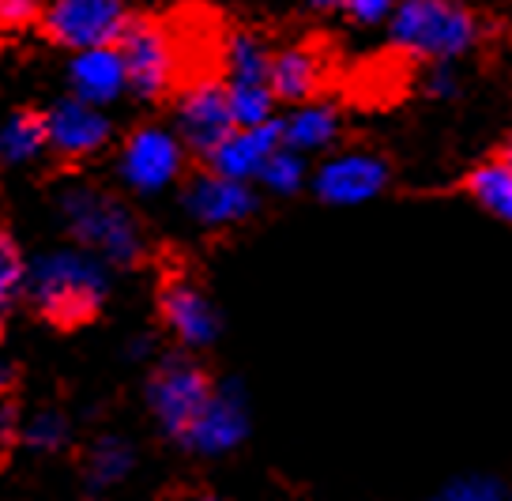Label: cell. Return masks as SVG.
Masks as SVG:
<instances>
[{
  "label": "cell",
  "mask_w": 512,
  "mask_h": 501,
  "mask_svg": "<svg viewBox=\"0 0 512 501\" xmlns=\"http://www.w3.org/2000/svg\"><path fill=\"white\" fill-rule=\"evenodd\" d=\"M16 430V411L12 407H0V441H8Z\"/></svg>",
  "instance_id": "cell-29"
},
{
  "label": "cell",
  "mask_w": 512,
  "mask_h": 501,
  "mask_svg": "<svg viewBox=\"0 0 512 501\" xmlns=\"http://www.w3.org/2000/svg\"><path fill=\"white\" fill-rule=\"evenodd\" d=\"M132 468V453H128L125 441L117 437H102L95 449H91V464H87V475L95 486H113L121 483Z\"/></svg>",
  "instance_id": "cell-21"
},
{
  "label": "cell",
  "mask_w": 512,
  "mask_h": 501,
  "mask_svg": "<svg viewBox=\"0 0 512 501\" xmlns=\"http://www.w3.org/2000/svg\"><path fill=\"white\" fill-rule=\"evenodd\" d=\"M309 8H320V12H328V8H343V0H305Z\"/></svg>",
  "instance_id": "cell-30"
},
{
  "label": "cell",
  "mask_w": 512,
  "mask_h": 501,
  "mask_svg": "<svg viewBox=\"0 0 512 501\" xmlns=\"http://www.w3.org/2000/svg\"><path fill=\"white\" fill-rule=\"evenodd\" d=\"M181 162H185V151H181V140H177L174 132L144 125V129H136L125 140L117 170H121L128 189H136V193H162L181 174Z\"/></svg>",
  "instance_id": "cell-7"
},
{
  "label": "cell",
  "mask_w": 512,
  "mask_h": 501,
  "mask_svg": "<svg viewBox=\"0 0 512 501\" xmlns=\"http://www.w3.org/2000/svg\"><path fill=\"white\" fill-rule=\"evenodd\" d=\"M479 38V23L460 0H400L392 12V46L422 61H456Z\"/></svg>",
  "instance_id": "cell-2"
},
{
  "label": "cell",
  "mask_w": 512,
  "mask_h": 501,
  "mask_svg": "<svg viewBox=\"0 0 512 501\" xmlns=\"http://www.w3.org/2000/svg\"><path fill=\"white\" fill-rule=\"evenodd\" d=\"M339 117L332 106H320V102H305L294 114L283 121V144L294 151H320L336 140Z\"/></svg>",
  "instance_id": "cell-19"
},
{
  "label": "cell",
  "mask_w": 512,
  "mask_h": 501,
  "mask_svg": "<svg viewBox=\"0 0 512 501\" xmlns=\"http://www.w3.org/2000/svg\"><path fill=\"white\" fill-rule=\"evenodd\" d=\"M505 162H509V170H512V144H509V151H505Z\"/></svg>",
  "instance_id": "cell-31"
},
{
  "label": "cell",
  "mask_w": 512,
  "mask_h": 501,
  "mask_svg": "<svg viewBox=\"0 0 512 501\" xmlns=\"http://www.w3.org/2000/svg\"><path fill=\"white\" fill-rule=\"evenodd\" d=\"M426 87H430V95H452L456 91V76H452V68L441 61V65H433V72L426 76Z\"/></svg>",
  "instance_id": "cell-28"
},
{
  "label": "cell",
  "mask_w": 512,
  "mask_h": 501,
  "mask_svg": "<svg viewBox=\"0 0 512 501\" xmlns=\"http://www.w3.org/2000/svg\"><path fill=\"white\" fill-rule=\"evenodd\" d=\"M49 147L46 114L34 110H19L0 125V162L8 166H27Z\"/></svg>",
  "instance_id": "cell-18"
},
{
  "label": "cell",
  "mask_w": 512,
  "mask_h": 501,
  "mask_svg": "<svg viewBox=\"0 0 512 501\" xmlns=\"http://www.w3.org/2000/svg\"><path fill=\"white\" fill-rule=\"evenodd\" d=\"M23 287H27V264L19 257L16 242L0 230V313L16 306V298Z\"/></svg>",
  "instance_id": "cell-23"
},
{
  "label": "cell",
  "mask_w": 512,
  "mask_h": 501,
  "mask_svg": "<svg viewBox=\"0 0 512 501\" xmlns=\"http://www.w3.org/2000/svg\"><path fill=\"white\" fill-rule=\"evenodd\" d=\"M208 396V377L196 366H189V362H170L151 381V407H155V415H159V422L170 434L181 437L192 426V419L200 415V407L208 404Z\"/></svg>",
  "instance_id": "cell-9"
},
{
  "label": "cell",
  "mask_w": 512,
  "mask_h": 501,
  "mask_svg": "<svg viewBox=\"0 0 512 501\" xmlns=\"http://www.w3.org/2000/svg\"><path fill=\"white\" fill-rule=\"evenodd\" d=\"M260 181L272 189V193H298L305 181V159L302 151H294V147H279L272 159L264 162V170H260Z\"/></svg>",
  "instance_id": "cell-22"
},
{
  "label": "cell",
  "mask_w": 512,
  "mask_h": 501,
  "mask_svg": "<svg viewBox=\"0 0 512 501\" xmlns=\"http://www.w3.org/2000/svg\"><path fill=\"white\" fill-rule=\"evenodd\" d=\"M68 80H72V95L83 102L106 106L113 98H121V91H128L125 61L117 46H95L80 49L68 65Z\"/></svg>",
  "instance_id": "cell-14"
},
{
  "label": "cell",
  "mask_w": 512,
  "mask_h": 501,
  "mask_svg": "<svg viewBox=\"0 0 512 501\" xmlns=\"http://www.w3.org/2000/svg\"><path fill=\"white\" fill-rule=\"evenodd\" d=\"M46 0H0V31H23L42 19Z\"/></svg>",
  "instance_id": "cell-25"
},
{
  "label": "cell",
  "mask_w": 512,
  "mask_h": 501,
  "mask_svg": "<svg viewBox=\"0 0 512 501\" xmlns=\"http://www.w3.org/2000/svg\"><path fill=\"white\" fill-rule=\"evenodd\" d=\"M437 501H509V494L497 479H460V483L445 486Z\"/></svg>",
  "instance_id": "cell-24"
},
{
  "label": "cell",
  "mask_w": 512,
  "mask_h": 501,
  "mask_svg": "<svg viewBox=\"0 0 512 501\" xmlns=\"http://www.w3.org/2000/svg\"><path fill=\"white\" fill-rule=\"evenodd\" d=\"M343 8L351 12L354 23H384L400 8V0H343Z\"/></svg>",
  "instance_id": "cell-27"
},
{
  "label": "cell",
  "mask_w": 512,
  "mask_h": 501,
  "mask_svg": "<svg viewBox=\"0 0 512 501\" xmlns=\"http://www.w3.org/2000/svg\"><path fill=\"white\" fill-rule=\"evenodd\" d=\"M283 147V121H264V125H249V129H234L223 144L211 151V170H219L226 178L253 181L260 178L264 162L272 159Z\"/></svg>",
  "instance_id": "cell-13"
},
{
  "label": "cell",
  "mask_w": 512,
  "mask_h": 501,
  "mask_svg": "<svg viewBox=\"0 0 512 501\" xmlns=\"http://www.w3.org/2000/svg\"><path fill=\"white\" fill-rule=\"evenodd\" d=\"M177 125H181V144L200 155H211L223 144L226 136L238 129L226 80L200 76V80L185 83L181 98H177Z\"/></svg>",
  "instance_id": "cell-6"
},
{
  "label": "cell",
  "mask_w": 512,
  "mask_h": 501,
  "mask_svg": "<svg viewBox=\"0 0 512 501\" xmlns=\"http://www.w3.org/2000/svg\"><path fill=\"white\" fill-rule=\"evenodd\" d=\"M200 501H219V498H200Z\"/></svg>",
  "instance_id": "cell-33"
},
{
  "label": "cell",
  "mask_w": 512,
  "mask_h": 501,
  "mask_svg": "<svg viewBox=\"0 0 512 501\" xmlns=\"http://www.w3.org/2000/svg\"><path fill=\"white\" fill-rule=\"evenodd\" d=\"M4 381H8V373H4V366H0V388H4Z\"/></svg>",
  "instance_id": "cell-32"
},
{
  "label": "cell",
  "mask_w": 512,
  "mask_h": 501,
  "mask_svg": "<svg viewBox=\"0 0 512 501\" xmlns=\"http://www.w3.org/2000/svg\"><path fill=\"white\" fill-rule=\"evenodd\" d=\"M64 223L72 230V238L87 245L98 260L110 264H132L144 253V234L140 223L132 219V211L95 189H76L64 196Z\"/></svg>",
  "instance_id": "cell-3"
},
{
  "label": "cell",
  "mask_w": 512,
  "mask_h": 501,
  "mask_svg": "<svg viewBox=\"0 0 512 501\" xmlns=\"http://www.w3.org/2000/svg\"><path fill=\"white\" fill-rule=\"evenodd\" d=\"M38 23L53 46L80 53L95 46H117L132 23V8L128 0H46Z\"/></svg>",
  "instance_id": "cell-4"
},
{
  "label": "cell",
  "mask_w": 512,
  "mask_h": 501,
  "mask_svg": "<svg viewBox=\"0 0 512 501\" xmlns=\"http://www.w3.org/2000/svg\"><path fill=\"white\" fill-rule=\"evenodd\" d=\"M185 204H189V215L200 227H234V223L253 215L256 196L249 189V181L226 178L219 170H211V174L192 181Z\"/></svg>",
  "instance_id": "cell-11"
},
{
  "label": "cell",
  "mask_w": 512,
  "mask_h": 501,
  "mask_svg": "<svg viewBox=\"0 0 512 501\" xmlns=\"http://www.w3.org/2000/svg\"><path fill=\"white\" fill-rule=\"evenodd\" d=\"M27 279H31L34 306L64 328L91 321L106 298V272L98 257L72 253V249L38 257Z\"/></svg>",
  "instance_id": "cell-1"
},
{
  "label": "cell",
  "mask_w": 512,
  "mask_h": 501,
  "mask_svg": "<svg viewBox=\"0 0 512 501\" xmlns=\"http://www.w3.org/2000/svg\"><path fill=\"white\" fill-rule=\"evenodd\" d=\"M162 321L174 328V336L189 347H204L219 336V313L204 294L185 279H174L162 291Z\"/></svg>",
  "instance_id": "cell-15"
},
{
  "label": "cell",
  "mask_w": 512,
  "mask_h": 501,
  "mask_svg": "<svg viewBox=\"0 0 512 501\" xmlns=\"http://www.w3.org/2000/svg\"><path fill=\"white\" fill-rule=\"evenodd\" d=\"M249 430V415H245V400L238 388H219L211 392L208 404L200 407V415L192 419V426L185 430V441L192 449L208 456L230 453L241 437Z\"/></svg>",
  "instance_id": "cell-12"
},
{
  "label": "cell",
  "mask_w": 512,
  "mask_h": 501,
  "mask_svg": "<svg viewBox=\"0 0 512 501\" xmlns=\"http://www.w3.org/2000/svg\"><path fill=\"white\" fill-rule=\"evenodd\" d=\"M388 166L377 155L366 151H347L339 159H328L317 170V196L328 204H366L384 189Z\"/></svg>",
  "instance_id": "cell-10"
},
{
  "label": "cell",
  "mask_w": 512,
  "mask_h": 501,
  "mask_svg": "<svg viewBox=\"0 0 512 501\" xmlns=\"http://www.w3.org/2000/svg\"><path fill=\"white\" fill-rule=\"evenodd\" d=\"M467 189H471V196H475V204H479L482 211H490V215H497V219H505V223H512V170L509 162H486V166H479L475 174H471V181H467Z\"/></svg>",
  "instance_id": "cell-20"
},
{
  "label": "cell",
  "mask_w": 512,
  "mask_h": 501,
  "mask_svg": "<svg viewBox=\"0 0 512 501\" xmlns=\"http://www.w3.org/2000/svg\"><path fill=\"white\" fill-rule=\"evenodd\" d=\"M324 61L317 49L287 46L272 53V95L283 102H305L320 87Z\"/></svg>",
  "instance_id": "cell-16"
},
{
  "label": "cell",
  "mask_w": 512,
  "mask_h": 501,
  "mask_svg": "<svg viewBox=\"0 0 512 501\" xmlns=\"http://www.w3.org/2000/svg\"><path fill=\"white\" fill-rule=\"evenodd\" d=\"M117 49H121V61H125L132 95L147 98V102L170 95V87L181 76V49H177V38L162 23L132 19Z\"/></svg>",
  "instance_id": "cell-5"
},
{
  "label": "cell",
  "mask_w": 512,
  "mask_h": 501,
  "mask_svg": "<svg viewBox=\"0 0 512 501\" xmlns=\"http://www.w3.org/2000/svg\"><path fill=\"white\" fill-rule=\"evenodd\" d=\"M49 147L61 159H87L106 147L110 140V117L102 114V106L83 102V98H64L46 114Z\"/></svg>",
  "instance_id": "cell-8"
},
{
  "label": "cell",
  "mask_w": 512,
  "mask_h": 501,
  "mask_svg": "<svg viewBox=\"0 0 512 501\" xmlns=\"http://www.w3.org/2000/svg\"><path fill=\"white\" fill-rule=\"evenodd\" d=\"M27 437H31V445H38V449H57L64 437H68V426H64L61 415L46 411V415H38V419L27 426Z\"/></svg>",
  "instance_id": "cell-26"
},
{
  "label": "cell",
  "mask_w": 512,
  "mask_h": 501,
  "mask_svg": "<svg viewBox=\"0 0 512 501\" xmlns=\"http://www.w3.org/2000/svg\"><path fill=\"white\" fill-rule=\"evenodd\" d=\"M230 87H272V49L253 31H234L223 46Z\"/></svg>",
  "instance_id": "cell-17"
}]
</instances>
